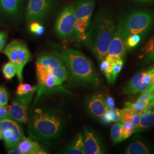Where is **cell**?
<instances>
[{
  "label": "cell",
  "mask_w": 154,
  "mask_h": 154,
  "mask_svg": "<svg viewBox=\"0 0 154 154\" xmlns=\"http://www.w3.org/2000/svg\"><path fill=\"white\" fill-rule=\"evenodd\" d=\"M3 52L16 66L17 75L20 83H22L23 67L32 60L27 46L21 41L13 40L6 46Z\"/></svg>",
  "instance_id": "5"
},
{
  "label": "cell",
  "mask_w": 154,
  "mask_h": 154,
  "mask_svg": "<svg viewBox=\"0 0 154 154\" xmlns=\"http://www.w3.org/2000/svg\"><path fill=\"white\" fill-rule=\"evenodd\" d=\"M122 123V135L124 140L129 138L135 131V127L131 122L126 121Z\"/></svg>",
  "instance_id": "30"
},
{
  "label": "cell",
  "mask_w": 154,
  "mask_h": 154,
  "mask_svg": "<svg viewBox=\"0 0 154 154\" xmlns=\"http://www.w3.org/2000/svg\"><path fill=\"white\" fill-rule=\"evenodd\" d=\"M38 86H32L29 84L20 83L17 90V94L19 95H25L30 93H34L38 89Z\"/></svg>",
  "instance_id": "31"
},
{
  "label": "cell",
  "mask_w": 154,
  "mask_h": 154,
  "mask_svg": "<svg viewBox=\"0 0 154 154\" xmlns=\"http://www.w3.org/2000/svg\"><path fill=\"white\" fill-rule=\"evenodd\" d=\"M125 153L127 154H149L151 153V150L145 143H143L140 140H136L129 145Z\"/></svg>",
  "instance_id": "24"
},
{
  "label": "cell",
  "mask_w": 154,
  "mask_h": 154,
  "mask_svg": "<svg viewBox=\"0 0 154 154\" xmlns=\"http://www.w3.org/2000/svg\"><path fill=\"white\" fill-rule=\"evenodd\" d=\"M53 0H28L26 8V19L33 22L43 20L49 13Z\"/></svg>",
  "instance_id": "12"
},
{
  "label": "cell",
  "mask_w": 154,
  "mask_h": 154,
  "mask_svg": "<svg viewBox=\"0 0 154 154\" xmlns=\"http://www.w3.org/2000/svg\"><path fill=\"white\" fill-rule=\"evenodd\" d=\"M105 102L106 103L108 107H115V102L113 98L111 97L110 96H106L105 97Z\"/></svg>",
  "instance_id": "36"
},
{
  "label": "cell",
  "mask_w": 154,
  "mask_h": 154,
  "mask_svg": "<svg viewBox=\"0 0 154 154\" xmlns=\"http://www.w3.org/2000/svg\"><path fill=\"white\" fill-rule=\"evenodd\" d=\"M77 17L73 4L65 6L60 12L55 22V31L57 35L63 39L74 35Z\"/></svg>",
  "instance_id": "6"
},
{
  "label": "cell",
  "mask_w": 154,
  "mask_h": 154,
  "mask_svg": "<svg viewBox=\"0 0 154 154\" xmlns=\"http://www.w3.org/2000/svg\"><path fill=\"white\" fill-rule=\"evenodd\" d=\"M154 93V88L149 89L148 90L142 93L140 95L135 102L143 106L146 109L147 111L151 110L153 107L150 105V102Z\"/></svg>",
  "instance_id": "26"
},
{
  "label": "cell",
  "mask_w": 154,
  "mask_h": 154,
  "mask_svg": "<svg viewBox=\"0 0 154 154\" xmlns=\"http://www.w3.org/2000/svg\"><path fill=\"white\" fill-rule=\"evenodd\" d=\"M126 48L125 40L121 34L116 30L110 42L105 58L112 61L122 59L125 57Z\"/></svg>",
  "instance_id": "13"
},
{
  "label": "cell",
  "mask_w": 154,
  "mask_h": 154,
  "mask_svg": "<svg viewBox=\"0 0 154 154\" xmlns=\"http://www.w3.org/2000/svg\"><path fill=\"white\" fill-rule=\"evenodd\" d=\"M17 95L9 106L10 116L20 123H26L29 119L28 110L33 99L34 93Z\"/></svg>",
  "instance_id": "9"
},
{
  "label": "cell",
  "mask_w": 154,
  "mask_h": 154,
  "mask_svg": "<svg viewBox=\"0 0 154 154\" xmlns=\"http://www.w3.org/2000/svg\"><path fill=\"white\" fill-rule=\"evenodd\" d=\"M110 133L113 143H120L124 140L122 135V123L120 122L116 123L112 126Z\"/></svg>",
  "instance_id": "27"
},
{
  "label": "cell",
  "mask_w": 154,
  "mask_h": 154,
  "mask_svg": "<svg viewBox=\"0 0 154 154\" xmlns=\"http://www.w3.org/2000/svg\"><path fill=\"white\" fill-rule=\"evenodd\" d=\"M84 151L86 154H102L104 153L103 147L96 134L89 130H83Z\"/></svg>",
  "instance_id": "15"
},
{
  "label": "cell",
  "mask_w": 154,
  "mask_h": 154,
  "mask_svg": "<svg viewBox=\"0 0 154 154\" xmlns=\"http://www.w3.org/2000/svg\"><path fill=\"white\" fill-rule=\"evenodd\" d=\"M154 126V110L146 111L141 114L138 127L135 132H139L147 130Z\"/></svg>",
  "instance_id": "19"
},
{
  "label": "cell",
  "mask_w": 154,
  "mask_h": 154,
  "mask_svg": "<svg viewBox=\"0 0 154 154\" xmlns=\"http://www.w3.org/2000/svg\"><path fill=\"white\" fill-rule=\"evenodd\" d=\"M139 58L145 64L154 61V35L142 48Z\"/></svg>",
  "instance_id": "20"
},
{
  "label": "cell",
  "mask_w": 154,
  "mask_h": 154,
  "mask_svg": "<svg viewBox=\"0 0 154 154\" xmlns=\"http://www.w3.org/2000/svg\"><path fill=\"white\" fill-rule=\"evenodd\" d=\"M2 139V128L1 122L0 121V140Z\"/></svg>",
  "instance_id": "38"
},
{
  "label": "cell",
  "mask_w": 154,
  "mask_h": 154,
  "mask_svg": "<svg viewBox=\"0 0 154 154\" xmlns=\"http://www.w3.org/2000/svg\"><path fill=\"white\" fill-rule=\"evenodd\" d=\"M86 107L91 116L97 118H100L107 108L105 96L100 93L91 95L86 101Z\"/></svg>",
  "instance_id": "14"
},
{
  "label": "cell",
  "mask_w": 154,
  "mask_h": 154,
  "mask_svg": "<svg viewBox=\"0 0 154 154\" xmlns=\"http://www.w3.org/2000/svg\"><path fill=\"white\" fill-rule=\"evenodd\" d=\"M135 1L143 2V3H153L154 2V0H135Z\"/></svg>",
  "instance_id": "37"
},
{
  "label": "cell",
  "mask_w": 154,
  "mask_h": 154,
  "mask_svg": "<svg viewBox=\"0 0 154 154\" xmlns=\"http://www.w3.org/2000/svg\"><path fill=\"white\" fill-rule=\"evenodd\" d=\"M2 72L7 79H11L17 74L16 66L11 61H9L3 67Z\"/></svg>",
  "instance_id": "29"
},
{
  "label": "cell",
  "mask_w": 154,
  "mask_h": 154,
  "mask_svg": "<svg viewBox=\"0 0 154 154\" xmlns=\"http://www.w3.org/2000/svg\"><path fill=\"white\" fill-rule=\"evenodd\" d=\"M7 34L5 32H0V51L4 49L7 41Z\"/></svg>",
  "instance_id": "35"
},
{
  "label": "cell",
  "mask_w": 154,
  "mask_h": 154,
  "mask_svg": "<svg viewBox=\"0 0 154 154\" xmlns=\"http://www.w3.org/2000/svg\"><path fill=\"white\" fill-rule=\"evenodd\" d=\"M121 119V110L115 107H108L104 114L101 116L102 122L105 125H109L112 122H119Z\"/></svg>",
  "instance_id": "22"
},
{
  "label": "cell",
  "mask_w": 154,
  "mask_h": 154,
  "mask_svg": "<svg viewBox=\"0 0 154 154\" xmlns=\"http://www.w3.org/2000/svg\"><path fill=\"white\" fill-rule=\"evenodd\" d=\"M141 114L134 112L130 110H128L126 107L121 110V119L120 122H131L135 127V129L138 127L140 119Z\"/></svg>",
  "instance_id": "25"
},
{
  "label": "cell",
  "mask_w": 154,
  "mask_h": 154,
  "mask_svg": "<svg viewBox=\"0 0 154 154\" xmlns=\"http://www.w3.org/2000/svg\"><path fill=\"white\" fill-rule=\"evenodd\" d=\"M150 105H151L153 107H154V93L153 94V95H152V97L151 98V102H150Z\"/></svg>",
  "instance_id": "39"
},
{
  "label": "cell",
  "mask_w": 154,
  "mask_h": 154,
  "mask_svg": "<svg viewBox=\"0 0 154 154\" xmlns=\"http://www.w3.org/2000/svg\"><path fill=\"white\" fill-rule=\"evenodd\" d=\"M65 153L69 154H84V142L82 134H78L68 147L66 148Z\"/></svg>",
  "instance_id": "21"
},
{
  "label": "cell",
  "mask_w": 154,
  "mask_h": 154,
  "mask_svg": "<svg viewBox=\"0 0 154 154\" xmlns=\"http://www.w3.org/2000/svg\"><path fill=\"white\" fill-rule=\"evenodd\" d=\"M2 128V139L7 149L16 148L21 140L25 138L20 123L11 117L1 120Z\"/></svg>",
  "instance_id": "8"
},
{
  "label": "cell",
  "mask_w": 154,
  "mask_h": 154,
  "mask_svg": "<svg viewBox=\"0 0 154 154\" xmlns=\"http://www.w3.org/2000/svg\"><path fill=\"white\" fill-rule=\"evenodd\" d=\"M142 36L139 34H132L128 36L125 39V44L126 48L128 49H132L135 48L141 41Z\"/></svg>",
  "instance_id": "28"
},
{
  "label": "cell",
  "mask_w": 154,
  "mask_h": 154,
  "mask_svg": "<svg viewBox=\"0 0 154 154\" xmlns=\"http://www.w3.org/2000/svg\"><path fill=\"white\" fill-rule=\"evenodd\" d=\"M37 63L44 66L55 78L62 82L68 78V72L62 61L57 55L50 53H43L39 55Z\"/></svg>",
  "instance_id": "10"
},
{
  "label": "cell",
  "mask_w": 154,
  "mask_h": 154,
  "mask_svg": "<svg viewBox=\"0 0 154 154\" xmlns=\"http://www.w3.org/2000/svg\"><path fill=\"white\" fill-rule=\"evenodd\" d=\"M53 53L60 58L66 67L68 75L80 83L97 85L99 77L93 63L88 57L77 50L68 48H57Z\"/></svg>",
  "instance_id": "3"
},
{
  "label": "cell",
  "mask_w": 154,
  "mask_h": 154,
  "mask_svg": "<svg viewBox=\"0 0 154 154\" xmlns=\"http://www.w3.org/2000/svg\"><path fill=\"white\" fill-rule=\"evenodd\" d=\"M30 30L32 33L37 35H41L44 32V28L38 22L33 21L30 25Z\"/></svg>",
  "instance_id": "32"
},
{
  "label": "cell",
  "mask_w": 154,
  "mask_h": 154,
  "mask_svg": "<svg viewBox=\"0 0 154 154\" xmlns=\"http://www.w3.org/2000/svg\"><path fill=\"white\" fill-rule=\"evenodd\" d=\"M154 24V13L147 10H136L120 17L117 30L124 40L132 34L145 36Z\"/></svg>",
  "instance_id": "4"
},
{
  "label": "cell",
  "mask_w": 154,
  "mask_h": 154,
  "mask_svg": "<svg viewBox=\"0 0 154 154\" xmlns=\"http://www.w3.org/2000/svg\"><path fill=\"white\" fill-rule=\"evenodd\" d=\"M115 23L112 18L105 11H99L90 22L86 32L84 44L101 62L107 53L110 42L116 33Z\"/></svg>",
  "instance_id": "2"
},
{
  "label": "cell",
  "mask_w": 154,
  "mask_h": 154,
  "mask_svg": "<svg viewBox=\"0 0 154 154\" xmlns=\"http://www.w3.org/2000/svg\"><path fill=\"white\" fill-rule=\"evenodd\" d=\"M23 0H0V12L8 17H16L21 12Z\"/></svg>",
  "instance_id": "17"
},
{
  "label": "cell",
  "mask_w": 154,
  "mask_h": 154,
  "mask_svg": "<svg viewBox=\"0 0 154 154\" xmlns=\"http://www.w3.org/2000/svg\"><path fill=\"white\" fill-rule=\"evenodd\" d=\"M27 122L31 138L48 144L59 138L65 128V121L61 114L49 108L35 109Z\"/></svg>",
  "instance_id": "1"
},
{
  "label": "cell",
  "mask_w": 154,
  "mask_h": 154,
  "mask_svg": "<svg viewBox=\"0 0 154 154\" xmlns=\"http://www.w3.org/2000/svg\"><path fill=\"white\" fill-rule=\"evenodd\" d=\"M152 88H154V66L134 75L124 87L123 93H142Z\"/></svg>",
  "instance_id": "7"
},
{
  "label": "cell",
  "mask_w": 154,
  "mask_h": 154,
  "mask_svg": "<svg viewBox=\"0 0 154 154\" xmlns=\"http://www.w3.org/2000/svg\"><path fill=\"white\" fill-rule=\"evenodd\" d=\"M123 67V60L119 59L113 61L110 68V71L105 75L109 83L113 84Z\"/></svg>",
  "instance_id": "23"
},
{
  "label": "cell",
  "mask_w": 154,
  "mask_h": 154,
  "mask_svg": "<svg viewBox=\"0 0 154 154\" xmlns=\"http://www.w3.org/2000/svg\"><path fill=\"white\" fill-rule=\"evenodd\" d=\"M17 147L21 154H47L41 145L32 138L25 137L19 143Z\"/></svg>",
  "instance_id": "18"
},
{
  "label": "cell",
  "mask_w": 154,
  "mask_h": 154,
  "mask_svg": "<svg viewBox=\"0 0 154 154\" xmlns=\"http://www.w3.org/2000/svg\"><path fill=\"white\" fill-rule=\"evenodd\" d=\"M11 117L9 114V106L7 105L0 106V121Z\"/></svg>",
  "instance_id": "34"
},
{
  "label": "cell",
  "mask_w": 154,
  "mask_h": 154,
  "mask_svg": "<svg viewBox=\"0 0 154 154\" xmlns=\"http://www.w3.org/2000/svg\"><path fill=\"white\" fill-rule=\"evenodd\" d=\"M9 99V94L5 88L0 86V106L7 105Z\"/></svg>",
  "instance_id": "33"
},
{
  "label": "cell",
  "mask_w": 154,
  "mask_h": 154,
  "mask_svg": "<svg viewBox=\"0 0 154 154\" xmlns=\"http://www.w3.org/2000/svg\"><path fill=\"white\" fill-rule=\"evenodd\" d=\"M36 73L39 83L37 97L41 94L45 92L62 90L63 89V82L52 75L47 68L37 63Z\"/></svg>",
  "instance_id": "11"
},
{
  "label": "cell",
  "mask_w": 154,
  "mask_h": 154,
  "mask_svg": "<svg viewBox=\"0 0 154 154\" xmlns=\"http://www.w3.org/2000/svg\"><path fill=\"white\" fill-rule=\"evenodd\" d=\"M74 5L77 20L83 21L89 26L95 6V0H79Z\"/></svg>",
  "instance_id": "16"
}]
</instances>
